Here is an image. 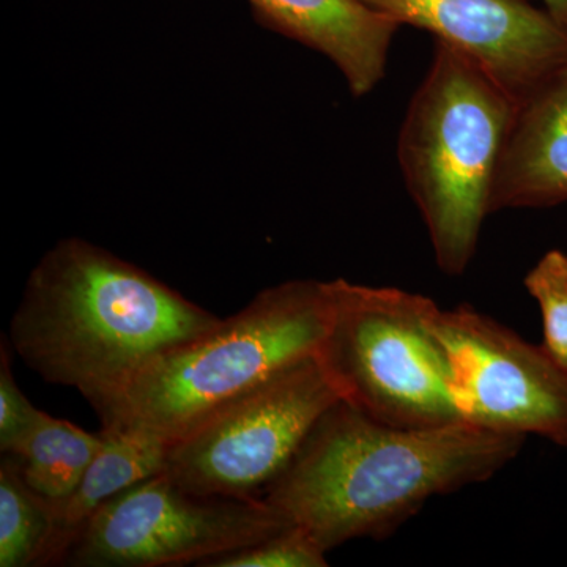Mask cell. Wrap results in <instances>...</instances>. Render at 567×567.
Masks as SVG:
<instances>
[{
  "instance_id": "cell-5",
  "label": "cell",
  "mask_w": 567,
  "mask_h": 567,
  "mask_svg": "<svg viewBox=\"0 0 567 567\" xmlns=\"http://www.w3.org/2000/svg\"><path fill=\"white\" fill-rule=\"evenodd\" d=\"M330 316L319 357L346 404L394 427L462 421L453 372L432 319L439 305L395 287L327 281Z\"/></svg>"
},
{
  "instance_id": "cell-17",
  "label": "cell",
  "mask_w": 567,
  "mask_h": 567,
  "mask_svg": "<svg viewBox=\"0 0 567 567\" xmlns=\"http://www.w3.org/2000/svg\"><path fill=\"white\" fill-rule=\"evenodd\" d=\"M43 410L25 398L11 371V346L6 338L0 347V451L9 454L39 423Z\"/></svg>"
},
{
  "instance_id": "cell-9",
  "label": "cell",
  "mask_w": 567,
  "mask_h": 567,
  "mask_svg": "<svg viewBox=\"0 0 567 567\" xmlns=\"http://www.w3.org/2000/svg\"><path fill=\"white\" fill-rule=\"evenodd\" d=\"M434 33L480 66L516 106L567 65V32L527 0H363Z\"/></svg>"
},
{
  "instance_id": "cell-16",
  "label": "cell",
  "mask_w": 567,
  "mask_h": 567,
  "mask_svg": "<svg viewBox=\"0 0 567 567\" xmlns=\"http://www.w3.org/2000/svg\"><path fill=\"white\" fill-rule=\"evenodd\" d=\"M327 554L306 529L290 525L276 535L230 554L208 559L204 567H324Z\"/></svg>"
},
{
  "instance_id": "cell-12",
  "label": "cell",
  "mask_w": 567,
  "mask_h": 567,
  "mask_svg": "<svg viewBox=\"0 0 567 567\" xmlns=\"http://www.w3.org/2000/svg\"><path fill=\"white\" fill-rule=\"evenodd\" d=\"M103 446L69 496L51 502L52 535L41 566L63 565L82 528L110 499L162 473L167 443L134 429H104Z\"/></svg>"
},
{
  "instance_id": "cell-15",
  "label": "cell",
  "mask_w": 567,
  "mask_h": 567,
  "mask_svg": "<svg viewBox=\"0 0 567 567\" xmlns=\"http://www.w3.org/2000/svg\"><path fill=\"white\" fill-rule=\"evenodd\" d=\"M543 316L548 353L567 369V254L550 249L524 279Z\"/></svg>"
},
{
  "instance_id": "cell-11",
  "label": "cell",
  "mask_w": 567,
  "mask_h": 567,
  "mask_svg": "<svg viewBox=\"0 0 567 567\" xmlns=\"http://www.w3.org/2000/svg\"><path fill=\"white\" fill-rule=\"evenodd\" d=\"M567 203V65L514 112L494 188L491 215L507 208Z\"/></svg>"
},
{
  "instance_id": "cell-7",
  "label": "cell",
  "mask_w": 567,
  "mask_h": 567,
  "mask_svg": "<svg viewBox=\"0 0 567 567\" xmlns=\"http://www.w3.org/2000/svg\"><path fill=\"white\" fill-rule=\"evenodd\" d=\"M290 525L262 498L193 494L162 472L110 499L81 529L63 565L203 566Z\"/></svg>"
},
{
  "instance_id": "cell-13",
  "label": "cell",
  "mask_w": 567,
  "mask_h": 567,
  "mask_svg": "<svg viewBox=\"0 0 567 567\" xmlns=\"http://www.w3.org/2000/svg\"><path fill=\"white\" fill-rule=\"evenodd\" d=\"M103 442L102 432L92 434L43 412L39 423L9 454L18 458L25 483L37 494L58 502L80 484Z\"/></svg>"
},
{
  "instance_id": "cell-1",
  "label": "cell",
  "mask_w": 567,
  "mask_h": 567,
  "mask_svg": "<svg viewBox=\"0 0 567 567\" xmlns=\"http://www.w3.org/2000/svg\"><path fill=\"white\" fill-rule=\"evenodd\" d=\"M525 439L464 420L394 427L338 401L260 498L330 551L393 535L434 496L491 480Z\"/></svg>"
},
{
  "instance_id": "cell-6",
  "label": "cell",
  "mask_w": 567,
  "mask_h": 567,
  "mask_svg": "<svg viewBox=\"0 0 567 567\" xmlns=\"http://www.w3.org/2000/svg\"><path fill=\"white\" fill-rule=\"evenodd\" d=\"M338 401L319 357L306 358L167 443L163 473L193 494L260 498Z\"/></svg>"
},
{
  "instance_id": "cell-3",
  "label": "cell",
  "mask_w": 567,
  "mask_h": 567,
  "mask_svg": "<svg viewBox=\"0 0 567 567\" xmlns=\"http://www.w3.org/2000/svg\"><path fill=\"white\" fill-rule=\"evenodd\" d=\"M328 316L327 281L276 284L237 315L155 358L93 409L104 429H134L171 443L238 395L316 357Z\"/></svg>"
},
{
  "instance_id": "cell-14",
  "label": "cell",
  "mask_w": 567,
  "mask_h": 567,
  "mask_svg": "<svg viewBox=\"0 0 567 567\" xmlns=\"http://www.w3.org/2000/svg\"><path fill=\"white\" fill-rule=\"evenodd\" d=\"M52 535L50 499L37 494L13 454L0 464V567L41 566Z\"/></svg>"
},
{
  "instance_id": "cell-18",
  "label": "cell",
  "mask_w": 567,
  "mask_h": 567,
  "mask_svg": "<svg viewBox=\"0 0 567 567\" xmlns=\"http://www.w3.org/2000/svg\"><path fill=\"white\" fill-rule=\"evenodd\" d=\"M544 7L551 20L567 32V0H543Z\"/></svg>"
},
{
  "instance_id": "cell-10",
  "label": "cell",
  "mask_w": 567,
  "mask_h": 567,
  "mask_svg": "<svg viewBox=\"0 0 567 567\" xmlns=\"http://www.w3.org/2000/svg\"><path fill=\"white\" fill-rule=\"evenodd\" d=\"M275 31L311 48L341 71L357 99L385 78L401 24L363 0H249Z\"/></svg>"
},
{
  "instance_id": "cell-2",
  "label": "cell",
  "mask_w": 567,
  "mask_h": 567,
  "mask_svg": "<svg viewBox=\"0 0 567 567\" xmlns=\"http://www.w3.org/2000/svg\"><path fill=\"white\" fill-rule=\"evenodd\" d=\"M218 322L137 265L73 237L33 268L9 342L41 379L74 388L95 406Z\"/></svg>"
},
{
  "instance_id": "cell-8",
  "label": "cell",
  "mask_w": 567,
  "mask_h": 567,
  "mask_svg": "<svg viewBox=\"0 0 567 567\" xmlns=\"http://www.w3.org/2000/svg\"><path fill=\"white\" fill-rule=\"evenodd\" d=\"M432 328L450 360L462 420L567 447V369L546 347L466 305L436 309Z\"/></svg>"
},
{
  "instance_id": "cell-4",
  "label": "cell",
  "mask_w": 567,
  "mask_h": 567,
  "mask_svg": "<svg viewBox=\"0 0 567 567\" xmlns=\"http://www.w3.org/2000/svg\"><path fill=\"white\" fill-rule=\"evenodd\" d=\"M516 107L472 59L436 41L402 122L398 159L445 275L465 274L475 257Z\"/></svg>"
}]
</instances>
